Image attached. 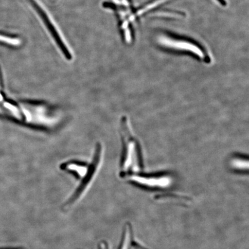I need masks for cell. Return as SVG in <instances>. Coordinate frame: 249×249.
I'll return each mask as SVG.
<instances>
[{"label":"cell","mask_w":249,"mask_h":249,"mask_svg":"<svg viewBox=\"0 0 249 249\" xmlns=\"http://www.w3.org/2000/svg\"><path fill=\"white\" fill-rule=\"evenodd\" d=\"M30 1L31 4L33 5L36 11H38L40 17L42 18L46 26L48 27V30L52 34L56 42H57L58 46L60 47L65 57L71 60L72 57H71L70 50L68 49L66 43L64 42L63 38H62V36L59 33V31L53 24V22L51 20L48 14L46 13L45 11L43 10V8L41 7V6L39 5L38 2L36 1L35 0H30Z\"/></svg>","instance_id":"4"},{"label":"cell","mask_w":249,"mask_h":249,"mask_svg":"<svg viewBox=\"0 0 249 249\" xmlns=\"http://www.w3.org/2000/svg\"><path fill=\"white\" fill-rule=\"evenodd\" d=\"M114 1L116 3H120L119 0H114Z\"/></svg>","instance_id":"10"},{"label":"cell","mask_w":249,"mask_h":249,"mask_svg":"<svg viewBox=\"0 0 249 249\" xmlns=\"http://www.w3.org/2000/svg\"><path fill=\"white\" fill-rule=\"evenodd\" d=\"M121 135L123 150L120 175L126 178L141 172L143 167L142 153L139 140L134 135L130 122L126 116L121 119Z\"/></svg>","instance_id":"1"},{"label":"cell","mask_w":249,"mask_h":249,"mask_svg":"<svg viewBox=\"0 0 249 249\" xmlns=\"http://www.w3.org/2000/svg\"><path fill=\"white\" fill-rule=\"evenodd\" d=\"M123 2L124 3V4H126V5L127 4V0H123Z\"/></svg>","instance_id":"9"},{"label":"cell","mask_w":249,"mask_h":249,"mask_svg":"<svg viewBox=\"0 0 249 249\" xmlns=\"http://www.w3.org/2000/svg\"><path fill=\"white\" fill-rule=\"evenodd\" d=\"M89 167V165L75 161L64 163L61 166L62 169L76 173L81 178H85L88 173Z\"/></svg>","instance_id":"5"},{"label":"cell","mask_w":249,"mask_h":249,"mask_svg":"<svg viewBox=\"0 0 249 249\" xmlns=\"http://www.w3.org/2000/svg\"><path fill=\"white\" fill-rule=\"evenodd\" d=\"M230 166L235 171H248V159L240 155H233L229 161Z\"/></svg>","instance_id":"6"},{"label":"cell","mask_w":249,"mask_h":249,"mask_svg":"<svg viewBox=\"0 0 249 249\" xmlns=\"http://www.w3.org/2000/svg\"><path fill=\"white\" fill-rule=\"evenodd\" d=\"M126 178L135 184L152 189L169 188L173 183V177L167 174H154V175L137 174L127 177Z\"/></svg>","instance_id":"2"},{"label":"cell","mask_w":249,"mask_h":249,"mask_svg":"<svg viewBox=\"0 0 249 249\" xmlns=\"http://www.w3.org/2000/svg\"><path fill=\"white\" fill-rule=\"evenodd\" d=\"M160 41L161 44L168 48L191 52L201 60L209 61V59L205 53L194 43L185 40L170 38L169 36H161Z\"/></svg>","instance_id":"3"},{"label":"cell","mask_w":249,"mask_h":249,"mask_svg":"<svg viewBox=\"0 0 249 249\" xmlns=\"http://www.w3.org/2000/svg\"><path fill=\"white\" fill-rule=\"evenodd\" d=\"M0 41L4 42L12 45L20 44V40L18 39L8 38L7 36L0 35Z\"/></svg>","instance_id":"8"},{"label":"cell","mask_w":249,"mask_h":249,"mask_svg":"<svg viewBox=\"0 0 249 249\" xmlns=\"http://www.w3.org/2000/svg\"><path fill=\"white\" fill-rule=\"evenodd\" d=\"M130 242H131V231H130V227L127 226L124 232V239L121 249H129Z\"/></svg>","instance_id":"7"}]
</instances>
